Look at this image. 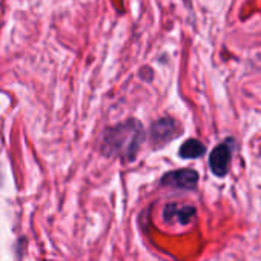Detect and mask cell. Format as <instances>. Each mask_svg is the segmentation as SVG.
Instances as JSON below:
<instances>
[{
    "mask_svg": "<svg viewBox=\"0 0 261 261\" xmlns=\"http://www.w3.org/2000/svg\"><path fill=\"white\" fill-rule=\"evenodd\" d=\"M145 140V129L139 120H126L108 127L100 140V152L105 157H118L133 162Z\"/></svg>",
    "mask_w": 261,
    "mask_h": 261,
    "instance_id": "6da1fadb",
    "label": "cell"
},
{
    "mask_svg": "<svg viewBox=\"0 0 261 261\" xmlns=\"http://www.w3.org/2000/svg\"><path fill=\"white\" fill-rule=\"evenodd\" d=\"M180 130L181 129L174 118L165 117V118L154 121V124L151 126V130H149V139H151L152 146L162 148V146L168 145L180 134Z\"/></svg>",
    "mask_w": 261,
    "mask_h": 261,
    "instance_id": "7a4b0ae2",
    "label": "cell"
},
{
    "mask_svg": "<svg viewBox=\"0 0 261 261\" xmlns=\"http://www.w3.org/2000/svg\"><path fill=\"white\" fill-rule=\"evenodd\" d=\"M232 149H233V140L232 139H227L226 142H223L214 148V151L211 152V157H209V168H211L214 175L224 177L227 174Z\"/></svg>",
    "mask_w": 261,
    "mask_h": 261,
    "instance_id": "3957f363",
    "label": "cell"
},
{
    "mask_svg": "<svg viewBox=\"0 0 261 261\" xmlns=\"http://www.w3.org/2000/svg\"><path fill=\"white\" fill-rule=\"evenodd\" d=\"M162 186L174 189H195L198 183V174L194 169H177L163 175Z\"/></svg>",
    "mask_w": 261,
    "mask_h": 261,
    "instance_id": "277c9868",
    "label": "cell"
},
{
    "mask_svg": "<svg viewBox=\"0 0 261 261\" xmlns=\"http://www.w3.org/2000/svg\"><path fill=\"white\" fill-rule=\"evenodd\" d=\"M197 217V209L191 204L169 203L163 209V220L166 223H177L181 226L191 224Z\"/></svg>",
    "mask_w": 261,
    "mask_h": 261,
    "instance_id": "5b68a950",
    "label": "cell"
},
{
    "mask_svg": "<svg viewBox=\"0 0 261 261\" xmlns=\"http://www.w3.org/2000/svg\"><path fill=\"white\" fill-rule=\"evenodd\" d=\"M206 148L204 145L197 140V139H191V140H186L181 148H180V157L181 159H198L204 154Z\"/></svg>",
    "mask_w": 261,
    "mask_h": 261,
    "instance_id": "8992f818",
    "label": "cell"
}]
</instances>
